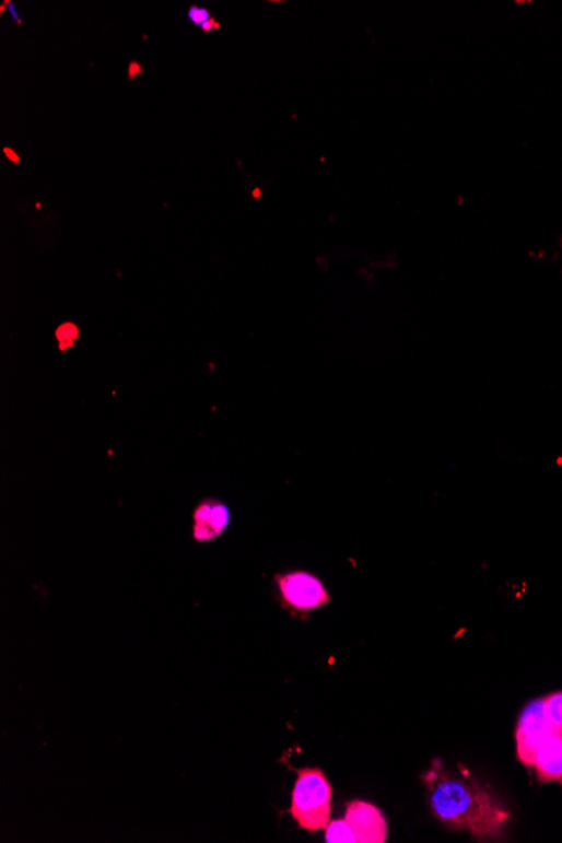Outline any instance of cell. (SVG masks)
<instances>
[{
  "instance_id": "obj_1",
  "label": "cell",
  "mask_w": 562,
  "mask_h": 843,
  "mask_svg": "<svg viewBox=\"0 0 562 843\" xmlns=\"http://www.w3.org/2000/svg\"><path fill=\"white\" fill-rule=\"evenodd\" d=\"M431 813L455 832L470 833L479 842L504 839L511 821L507 808L470 773L457 774L435 761L423 774Z\"/></svg>"
},
{
  "instance_id": "obj_2",
  "label": "cell",
  "mask_w": 562,
  "mask_h": 843,
  "mask_svg": "<svg viewBox=\"0 0 562 843\" xmlns=\"http://www.w3.org/2000/svg\"><path fill=\"white\" fill-rule=\"evenodd\" d=\"M289 813L296 826L307 832L327 829L332 813V786L324 771L318 768L296 771Z\"/></svg>"
},
{
  "instance_id": "obj_3",
  "label": "cell",
  "mask_w": 562,
  "mask_h": 843,
  "mask_svg": "<svg viewBox=\"0 0 562 843\" xmlns=\"http://www.w3.org/2000/svg\"><path fill=\"white\" fill-rule=\"evenodd\" d=\"M278 593L285 607L293 611L320 610L330 602V595L326 585L315 574L308 571H289V573L274 576Z\"/></svg>"
},
{
  "instance_id": "obj_4",
  "label": "cell",
  "mask_w": 562,
  "mask_h": 843,
  "mask_svg": "<svg viewBox=\"0 0 562 843\" xmlns=\"http://www.w3.org/2000/svg\"><path fill=\"white\" fill-rule=\"evenodd\" d=\"M558 727L552 723L549 716L546 698L536 699L529 702L520 712L517 729H515V745H517V758L524 766L532 768L534 758H536L537 748H539L549 736L558 733Z\"/></svg>"
},
{
  "instance_id": "obj_5",
  "label": "cell",
  "mask_w": 562,
  "mask_h": 843,
  "mask_svg": "<svg viewBox=\"0 0 562 843\" xmlns=\"http://www.w3.org/2000/svg\"><path fill=\"white\" fill-rule=\"evenodd\" d=\"M346 820L359 843H386L389 829L383 811L364 799H352L346 807Z\"/></svg>"
},
{
  "instance_id": "obj_6",
  "label": "cell",
  "mask_w": 562,
  "mask_h": 843,
  "mask_svg": "<svg viewBox=\"0 0 562 843\" xmlns=\"http://www.w3.org/2000/svg\"><path fill=\"white\" fill-rule=\"evenodd\" d=\"M231 524V511L218 499H204L194 508L192 537L196 542H211L226 532Z\"/></svg>"
},
{
  "instance_id": "obj_7",
  "label": "cell",
  "mask_w": 562,
  "mask_h": 843,
  "mask_svg": "<svg viewBox=\"0 0 562 843\" xmlns=\"http://www.w3.org/2000/svg\"><path fill=\"white\" fill-rule=\"evenodd\" d=\"M539 783H562V734L561 730L552 734L537 748L534 758Z\"/></svg>"
},
{
  "instance_id": "obj_8",
  "label": "cell",
  "mask_w": 562,
  "mask_h": 843,
  "mask_svg": "<svg viewBox=\"0 0 562 843\" xmlns=\"http://www.w3.org/2000/svg\"><path fill=\"white\" fill-rule=\"evenodd\" d=\"M326 842L327 843H354L355 840L354 830L349 826L348 820H333L329 821V826L326 829Z\"/></svg>"
},
{
  "instance_id": "obj_9",
  "label": "cell",
  "mask_w": 562,
  "mask_h": 843,
  "mask_svg": "<svg viewBox=\"0 0 562 843\" xmlns=\"http://www.w3.org/2000/svg\"><path fill=\"white\" fill-rule=\"evenodd\" d=\"M187 19L194 26L201 27L204 33H214L221 27V24L212 17L211 12L201 5H190L189 11H187Z\"/></svg>"
},
{
  "instance_id": "obj_10",
  "label": "cell",
  "mask_w": 562,
  "mask_h": 843,
  "mask_svg": "<svg viewBox=\"0 0 562 843\" xmlns=\"http://www.w3.org/2000/svg\"><path fill=\"white\" fill-rule=\"evenodd\" d=\"M56 337L59 340V349L67 351V349L73 348L74 342L80 337V330L73 324H65V326L59 327Z\"/></svg>"
},
{
  "instance_id": "obj_11",
  "label": "cell",
  "mask_w": 562,
  "mask_h": 843,
  "mask_svg": "<svg viewBox=\"0 0 562 843\" xmlns=\"http://www.w3.org/2000/svg\"><path fill=\"white\" fill-rule=\"evenodd\" d=\"M546 704H548L549 716H551L554 726L561 730L562 727V692H554V694L546 695Z\"/></svg>"
},
{
  "instance_id": "obj_12",
  "label": "cell",
  "mask_w": 562,
  "mask_h": 843,
  "mask_svg": "<svg viewBox=\"0 0 562 843\" xmlns=\"http://www.w3.org/2000/svg\"><path fill=\"white\" fill-rule=\"evenodd\" d=\"M2 11H8L9 15H11L12 21H14L17 26H21L23 24V19H21V14H19L17 9H15L14 2H11V0H5L4 5H2Z\"/></svg>"
},
{
  "instance_id": "obj_13",
  "label": "cell",
  "mask_w": 562,
  "mask_h": 843,
  "mask_svg": "<svg viewBox=\"0 0 562 843\" xmlns=\"http://www.w3.org/2000/svg\"><path fill=\"white\" fill-rule=\"evenodd\" d=\"M143 73V68L140 67L139 62L132 61L130 62V67H128V78L130 80H136L137 77H140V74Z\"/></svg>"
},
{
  "instance_id": "obj_14",
  "label": "cell",
  "mask_w": 562,
  "mask_h": 843,
  "mask_svg": "<svg viewBox=\"0 0 562 843\" xmlns=\"http://www.w3.org/2000/svg\"><path fill=\"white\" fill-rule=\"evenodd\" d=\"M5 155H8L9 159H12L14 162H19V157H15V152H12V150L5 149L4 150Z\"/></svg>"
},
{
  "instance_id": "obj_15",
  "label": "cell",
  "mask_w": 562,
  "mask_h": 843,
  "mask_svg": "<svg viewBox=\"0 0 562 843\" xmlns=\"http://www.w3.org/2000/svg\"><path fill=\"white\" fill-rule=\"evenodd\" d=\"M561 246H562V237H561Z\"/></svg>"
},
{
  "instance_id": "obj_16",
  "label": "cell",
  "mask_w": 562,
  "mask_h": 843,
  "mask_svg": "<svg viewBox=\"0 0 562 843\" xmlns=\"http://www.w3.org/2000/svg\"><path fill=\"white\" fill-rule=\"evenodd\" d=\"M561 734H562V727H561Z\"/></svg>"
}]
</instances>
